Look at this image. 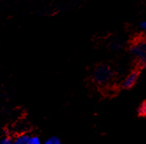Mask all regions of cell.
<instances>
[{
    "label": "cell",
    "mask_w": 146,
    "mask_h": 144,
    "mask_svg": "<svg viewBox=\"0 0 146 144\" xmlns=\"http://www.w3.org/2000/svg\"><path fill=\"white\" fill-rule=\"evenodd\" d=\"M13 144H42V141L36 135H21L13 141Z\"/></svg>",
    "instance_id": "cell-1"
},
{
    "label": "cell",
    "mask_w": 146,
    "mask_h": 144,
    "mask_svg": "<svg viewBox=\"0 0 146 144\" xmlns=\"http://www.w3.org/2000/svg\"><path fill=\"white\" fill-rule=\"evenodd\" d=\"M137 79V73H133L131 75H129L127 77V79L123 81V86L125 88H130L132 86H134V84L136 83Z\"/></svg>",
    "instance_id": "cell-2"
},
{
    "label": "cell",
    "mask_w": 146,
    "mask_h": 144,
    "mask_svg": "<svg viewBox=\"0 0 146 144\" xmlns=\"http://www.w3.org/2000/svg\"><path fill=\"white\" fill-rule=\"evenodd\" d=\"M43 144H62V141L58 136H51L46 139Z\"/></svg>",
    "instance_id": "cell-3"
},
{
    "label": "cell",
    "mask_w": 146,
    "mask_h": 144,
    "mask_svg": "<svg viewBox=\"0 0 146 144\" xmlns=\"http://www.w3.org/2000/svg\"><path fill=\"white\" fill-rule=\"evenodd\" d=\"M0 144H13V141L10 137H4L0 140Z\"/></svg>",
    "instance_id": "cell-4"
},
{
    "label": "cell",
    "mask_w": 146,
    "mask_h": 144,
    "mask_svg": "<svg viewBox=\"0 0 146 144\" xmlns=\"http://www.w3.org/2000/svg\"><path fill=\"white\" fill-rule=\"evenodd\" d=\"M145 111H146V106H145V102H143L139 107V115H141L142 116H144Z\"/></svg>",
    "instance_id": "cell-5"
},
{
    "label": "cell",
    "mask_w": 146,
    "mask_h": 144,
    "mask_svg": "<svg viewBox=\"0 0 146 144\" xmlns=\"http://www.w3.org/2000/svg\"><path fill=\"white\" fill-rule=\"evenodd\" d=\"M140 26H141V28H142V29H143V30H144V29L146 28V22H145V21H143V22L140 24Z\"/></svg>",
    "instance_id": "cell-6"
}]
</instances>
